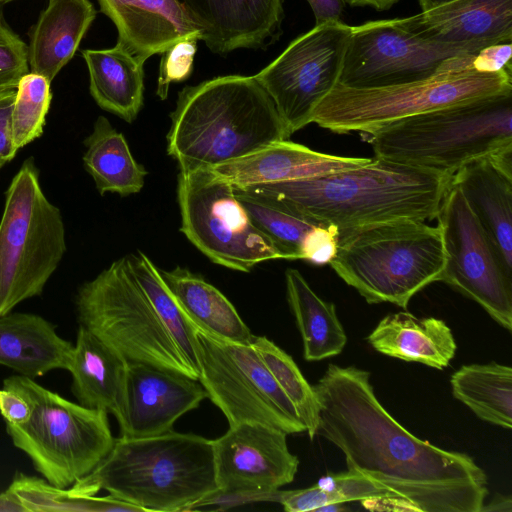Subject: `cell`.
<instances>
[{
    "mask_svg": "<svg viewBox=\"0 0 512 512\" xmlns=\"http://www.w3.org/2000/svg\"><path fill=\"white\" fill-rule=\"evenodd\" d=\"M511 42L489 45L473 56L472 68L480 72L511 69Z\"/></svg>",
    "mask_w": 512,
    "mask_h": 512,
    "instance_id": "b9f144b4",
    "label": "cell"
},
{
    "mask_svg": "<svg viewBox=\"0 0 512 512\" xmlns=\"http://www.w3.org/2000/svg\"><path fill=\"white\" fill-rule=\"evenodd\" d=\"M338 235L339 229L333 225L316 226L303 243L300 260L316 265L329 263L337 250Z\"/></svg>",
    "mask_w": 512,
    "mask_h": 512,
    "instance_id": "ab89813d",
    "label": "cell"
},
{
    "mask_svg": "<svg viewBox=\"0 0 512 512\" xmlns=\"http://www.w3.org/2000/svg\"><path fill=\"white\" fill-rule=\"evenodd\" d=\"M452 394L478 418L510 429L512 369L496 362L461 366L450 379Z\"/></svg>",
    "mask_w": 512,
    "mask_h": 512,
    "instance_id": "4dcf8cb0",
    "label": "cell"
},
{
    "mask_svg": "<svg viewBox=\"0 0 512 512\" xmlns=\"http://www.w3.org/2000/svg\"><path fill=\"white\" fill-rule=\"evenodd\" d=\"M6 491L24 512L106 511V496H81L71 488L57 487L35 476L18 474Z\"/></svg>",
    "mask_w": 512,
    "mask_h": 512,
    "instance_id": "d590c367",
    "label": "cell"
},
{
    "mask_svg": "<svg viewBox=\"0 0 512 512\" xmlns=\"http://www.w3.org/2000/svg\"><path fill=\"white\" fill-rule=\"evenodd\" d=\"M50 81L29 72L16 88L11 115L14 145L19 150L40 137L51 103Z\"/></svg>",
    "mask_w": 512,
    "mask_h": 512,
    "instance_id": "8d00e7d4",
    "label": "cell"
},
{
    "mask_svg": "<svg viewBox=\"0 0 512 512\" xmlns=\"http://www.w3.org/2000/svg\"><path fill=\"white\" fill-rule=\"evenodd\" d=\"M313 387L317 435L341 450L347 469L383 485L413 511L481 512L488 495L484 470L471 456L405 429L379 402L368 371L331 363Z\"/></svg>",
    "mask_w": 512,
    "mask_h": 512,
    "instance_id": "6da1fadb",
    "label": "cell"
},
{
    "mask_svg": "<svg viewBox=\"0 0 512 512\" xmlns=\"http://www.w3.org/2000/svg\"><path fill=\"white\" fill-rule=\"evenodd\" d=\"M71 489L81 496L106 490L144 512L193 510L219 492L213 440L173 430L142 438L120 436Z\"/></svg>",
    "mask_w": 512,
    "mask_h": 512,
    "instance_id": "277c9868",
    "label": "cell"
},
{
    "mask_svg": "<svg viewBox=\"0 0 512 512\" xmlns=\"http://www.w3.org/2000/svg\"><path fill=\"white\" fill-rule=\"evenodd\" d=\"M220 56L237 49H267L282 34L283 0H180Z\"/></svg>",
    "mask_w": 512,
    "mask_h": 512,
    "instance_id": "ac0fdd59",
    "label": "cell"
},
{
    "mask_svg": "<svg viewBox=\"0 0 512 512\" xmlns=\"http://www.w3.org/2000/svg\"><path fill=\"white\" fill-rule=\"evenodd\" d=\"M508 92H512L511 69H451L418 81L372 88L338 83L317 105L311 123L338 134L370 135L408 117Z\"/></svg>",
    "mask_w": 512,
    "mask_h": 512,
    "instance_id": "ba28073f",
    "label": "cell"
},
{
    "mask_svg": "<svg viewBox=\"0 0 512 512\" xmlns=\"http://www.w3.org/2000/svg\"><path fill=\"white\" fill-rule=\"evenodd\" d=\"M329 264L368 303L406 309L415 294L440 281L445 252L438 227L398 220L339 230Z\"/></svg>",
    "mask_w": 512,
    "mask_h": 512,
    "instance_id": "8992f818",
    "label": "cell"
},
{
    "mask_svg": "<svg viewBox=\"0 0 512 512\" xmlns=\"http://www.w3.org/2000/svg\"><path fill=\"white\" fill-rule=\"evenodd\" d=\"M75 304L80 325L128 362L198 380L131 272L126 256L82 284Z\"/></svg>",
    "mask_w": 512,
    "mask_h": 512,
    "instance_id": "30bf717a",
    "label": "cell"
},
{
    "mask_svg": "<svg viewBox=\"0 0 512 512\" xmlns=\"http://www.w3.org/2000/svg\"><path fill=\"white\" fill-rule=\"evenodd\" d=\"M381 499L405 503L383 485L350 469L337 474L326 475L320 478L315 485L308 488L287 491L277 490L276 492V500L287 512L316 511L318 508L331 503ZM411 510L413 509L411 508Z\"/></svg>",
    "mask_w": 512,
    "mask_h": 512,
    "instance_id": "836d02e7",
    "label": "cell"
},
{
    "mask_svg": "<svg viewBox=\"0 0 512 512\" xmlns=\"http://www.w3.org/2000/svg\"><path fill=\"white\" fill-rule=\"evenodd\" d=\"M370 160L325 154L285 139L211 170L235 187H248L311 179L356 168Z\"/></svg>",
    "mask_w": 512,
    "mask_h": 512,
    "instance_id": "7402d4cb",
    "label": "cell"
},
{
    "mask_svg": "<svg viewBox=\"0 0 512 512\" xmlns=\"http://www.w3.org/2000/svg\"><path fill=\"white\" fill-rule=\"evenodd\" d=\"M287 433L259 423L229 426L213 440L216 483L220 493L273 495L291 483L299 459L287 445Z\"/></svg>",
    "mask_w": 512,
    "mask_h": 512,
    "instance_id": "2e32d148",
    "label": "cell"
},
{
    "mask_svg": "<svg viewBox=\"0 0 512 512\" xmlns=\"http://www.w3.org/2000/svg\"><path fill=\"white\" fill-rule=\"evenodd\" d=\"M13 0H0V4H4V3H7V2H11Z\"/></svg>",
    "mask_w": 512,
    "mask_h": 512,
    "instance_id": "f907efd6",
    "label": "cell"
},
{
    "mask_svg": "<svg viewBox=\"0 0 512 512\" xmlns=\"http://www.w3.org/2000/svg\"><path fill=\"white\" fill-rule=\"evenodd\" d=\"M287 300L295 317L306 361H320L340 354L346 343L345 330L335 305L321 299L296 269L285 272Z\"/></svg>",
    "mask_w": 512,
    "mask_h": 512,
    "instance_id": "f1b7e54d",
    "label": "cell"
},
{
    "mask_svg": "<svg viewBox=\"0 0 512 512\" xmlns=\"http://www.w3.org/2000/svg\"><path fill=\"white\" fill-rule=\"evenodd\" d=\"M16 89L0 91V168L11 161L17 148L14 145L11 115Z\"/></svg>",
    "mask_w": 512,
    "mask_h": 512,
    "instance_id": "60d3db41",
    "label": "cell"
},
{
    "mask_svg": "<svg viewBox=\"0 0 512 512\" xmlns=\"http://www.w3.org/2000/svg\"><path fill=\"white\" fill-rule=\"evenodd\" d=\"M0 512H24L23 508L7 493L0 494Z\"/></svg>",
    "mask_w": 512,
    "mask_h": 512,
    "instance_id": "7dc6e473",
    "label": "cell"
},
{
    "mask_svg": "<svg viewBox=\"0 0 512 512\" xmlns=\"http://www.w3.org/2000/svg\"><path fill=\"white\" fill-rule=\"evenodd\" d=\"M475 54L418 37L397 19L368 21L352 26L339 84L372 88L418 81L445 70L472 69Z\"/></svg>",
    "mask_w": 512,
    "mask_h": 512,
    "instance_id": "4fadbf2b",
    "label": "cell"
},
{
    "mask_svg": "<svg viewBox=\"0 0 512 512\" xmlns=\"http://www.w3.org/2000/svg\"><path fill=\"white\" fill-rule=\"evenodd\" d=\"M315 16L316 25L340 20L345 0H307Z\"/></svg>",
    "mask_w": 512,
    "mask_h": 512,
    "instance_id": "ee69618b",
    "label": "cell"
},
{
    "mask_svg": "<svg viewBox=\"0 0 512 512\" xmlns=\"http://www.w3.org/2000/svg\"><path fill=\"white\" fill-rule=\"evenodd\" d=\"M159 272L191 323L222 339L250 344V329L216 287L186 268Z\"/></svg>",
    "mask_w": 512,
    "mask_h": 512,
    "instance_id": "83f0119b",
    "label": "cell"
},
{
    "mask_svg": "<svg viewBox=\"0 0 512 512\" xmlns=\"http://www.w3.org/2000/svg\"><path fill=\"white\" fill-rule=\"evenodd\" d=\"M250 344L292 402L305 432L313 440L320 419V403L313 385L308 383L292 357L267 337L253 335Z\"/></svg>",
    "mask_w": 512,
    "mask_h": 512,
    "instance_id": "e575fe53",
    "label": "cell"
},
{
    "mask_svg": "<svg viewBox=\"0 0 512 512\" xmlns=\"http://www.w3.org/2000/svg\"><path fill=\"white\" fill-rule=\"evenodd\" d=\"M177 198L181 232L212 262L241 272L284 259L251 220L234 186L211 169L180 171Z\"/></svg>",
    "mask_w": 512,
    "mask_h": 512,
    "instance_id": "8fae6325",
    "label": "cell"
},
{
    "mask_svg": "<svg viewBox=\"0 0 512 512\" xmlns=\"http://www.w3.org/2000/svg\"><path fill=\"white\" fill-rule=\"evenodd\" d=\"M205 398L208 395L199 380L150 364L129 362L127 419L120 436L142 438L166 433Z\"/></svg>",
    "mask_w": 512,
    "mask_h": 512,
    "instance_id": "e0dca14e",
    "label": "cell"
},
{
    "mask_svg": "<svg viewBox=\"0 0 512 512\" xmlns=\"http://www.w3.org/2000/svg\"><path fill=\"white\" fill-rule=\"evenodd\" d=\"M348 510L346 503H331L318 508L315 512H343Z\"/></svg>",
    "mask_w": 512,
    "mask_h": 512,
    "instance_id": "681fc988",
    "label": "cell"
},
{
    "mask_svg": "<svg viewBox=\"0 0 512 512\" xmlns=\"http://www.w3.org/2000/svg\"><path fill=\"white\" fill-rule=\"evenodd\" d=\"M131 272L160 321L174 340L197 379L200 377L198 346L194 327L163 281L159 269L143 252L126 256Z\"/></svg>",
    "mask_w": 512,
    "mask_h": 512,
    "instance_id": "1f68e13d",
    "label": "cell"
},
{
    "mask_svg": "<svg viewBox=\"0 0 512 512\" xmlns=\"http://www.w3.org/2000/svg\"><path fill=\"white\" fill-rule=\"evenodd\" d=\"M73 345L44 318L28 313L0 316V364L30 378L66 369Z\"/></svg>",
    "mask_w": 512,
    "mask_h": 512,
    "instance_id": "484cf974",
    "label": "cell"
},
{
    "mask_svg": "<svg viewBox=\"0 0 512 512\" xmlns=\"http://www.w3.org/2000/svg\"><path fill=\"white\" fill-rule=\"evenodd\" d=\"M65 252L61 212L45 196L29 157L6 191L0 221V316L40 295Z\"/></svg>",
    "mask_w": 512,
    "mask_h": 512,
    "instance_id": "9c48e42d",
    "label": "cell"
},
{
    "mask_svg": "<svg viewBox=\"0 0 512 512\" xmlns=\"http://www.w3.org/2000/svg\"><path fill=\"white\" fill-rule=\"evenodd\" d=\"M170 117L167 153L180 171L212 169L289 139L254 76H218L185 86Z\"/></svg>",
    "mask_w": 512,
    "mask_h": 512,
    "instance_id": "3957f363",
    "label": "cell"
},
{
    "mask_svg": "<svg viewBox=\"0 0 512 512\" xmlns=\"http://www.w3.org/2000/svg\"><path fill=\"white\" fill-rule=\"evenodd\" d=\"M115 25L117 43L145 63L185 38L202 40V30L180 0H98Z\"/></svg>",
    "mask_w": 512,
    "mask_h": 512,
    "instance_id": "ffe728a7",
    "label": "cell"
},
{
    "mask_svg": "<svg viewBox=\"0 0 512 512\" xmlns=\"http://www.w3.org/2000/svg\"><path fill=\"white\" fill-rule=\"evenodd\" d=\"M3 388L19 394L31 408L25 423L6 424L8 435L52 485L72 486L112 449L115 438L106 411L73 403L24 375L5 379Z\"/></svg>",
    "mask_w": 512,
    "mask_h": 512,
    "instance_id": "52a82bcc",
    "label": "cell"
},
{
    "mask_svg": "<svg viewBox=\"0 0 512 512\" xmlns=\"http://www.w3.org/2000/svg\"><path fill=\"white\" fill-rule=\"evenodd\" d=\"M234 190L253 223L273 241L284 259L300 260L306 237L323 223L268 195L235 186Z\"/></svg>",
    "mask_w": 512,
    "mask_h": 512,
    "instance_id": "d6a6232c",
    "label": "cell"
},
{
    "mask_svg": "<svg viewBox=\"0 0 512 512\" xmlns=\"http://www.w3.org/2000/svg\"><path fill=\"white\" fill-rule=\"evenodd\" d=\"M128 361L80 325L67 370L78 403L112 414L120 427L127 419Z\"/></svg>",
    "mask_w": 512,
    "mask_h": 512,
    "instance_id": "603a6c76",
    "label": "cell"
},
{
    "mask_svg": "<svg viewBox=\"0 0 512 512\" xmlns=\"http://www.w3.org/2000/svg\"><path fill=\"white\" fill-rule=\"evenodd\" d=\"M375 157L453 175L512 150V92L408 117L367 135Z\"/></svg>",
    "mask_w": 512,
    "mask_h": 512,
    "instance_id": "5b68a950",
    "label": "cell"
},
{
    "mask_svg": "<svg viewBox=\"0 0 512 512\" xmlns=\"http://www.w3.org/2000/svg\"><path fill=\"white\" fill-rule=\"evenodd\" d=\"M399 1L400 0H345V3H348L354 7L369 6L376 9L377 11H384L390 9Z\"/></svg>",
    "mask_w": 512,
    "mask_h": 512,
    "instance_id": "bcb514c9",
    "label": "cell"
},
{
    "mask_svg": "<svg viewBox=\"0 0 512 512\" xmlns=\"http://www.w3.org/2000/svg\"><path fill=\"white\" fill-rule=\"evenodd\" d=\"M455 0H418L422 11H428Z\"/></svg>",
    "mask_w": 512,
    "mask_h": 512,
    "instance_id": "c3c4849f",
    "label": "cell"
},
{
    "mask_svg": "<svg viewBox=\"0 0 512 512\" xmlns=\"http://www.w3.org/2000/svg\"><path fill=\"white\" fill-rule=\"evenodd\" d=\"M367 341L381 354L438 370L450 364L457 350L452 331L443 320L418 318L405 311L382 318Z\"/></svg>",
    "mask_w": 512,
    "mask_h": 512,
    "instance_id": "d4e9b609",
    "label": "cell"
},
{
    "mask_svg": "<svg viewBox=\"0 0 512 512\" xmlns=\"http://www.w3.org/2000/svg\"><path fill=\"white\" fill-rule=\"evenodd\" d=\"M84 145V167L101 195L128 196L142 190L147 171L132 156L124 135L106 117L96 119Z\"/></svg>",
    "mask_w": 512,
    "mask_h": 512,
    "instance_id": "f546056e",
    "label": "cell"
},
{
    "mask_svg": "<svg viewBox=\"0 0 512 512\" xmlns=\"http://www.w3.org/2000/svg\"><path fill=\"white\" fill-rule=\"evenodd\" d=\"M89 90L97 105L132 123L143 107L144 63L116 44L108 49H85Z\"/></svg>",
    "mask_w": 512,
    "mask_h": 512,
    "instance_id": "4316f807",
    "label": "cell"
},
{
    "mask_svg": "<svg viewBox=\"0 0 512 512\" xmlns=\"http://www.w3.org/2000/svg\"><path fill=\"white\" fill-rule=\"evenodd\" d=\"M512 273V150L474 159L451 178Z\"/></svg>",
    "mask_w": 512,
    "mask_h": 512,
    "instance_id": "44dd1931",
    "label": "cell"
},
{
    "mask_svg": "<svg viewBox=\"0 0 512 512\" xmlns=\"http://www.w3.org/2000/svg\"><path fill=\"white\" fill-rule=\"evenodd\" d=\"M96 14L90 0L48 1L29 33L30 72L51 82L73 58Z\"/></svg>",
    "mask_w": 512,
    "mask_h": 512,
    "instance_id": "cb8c5ba5",
    "label": "cell"
},
{
    "mask_svg": "<svg viewBox=\"0 0 512 512\" xmlns=\"http://www.w3.org/2000/svg\"><path fill=\"white\" fill-rule=\"evenodd\" d=\"M197 38H185L162 53L156 95L165 100L172 83L187 80L193 71Z\"/></svg>",
    "mask_w": 512,
    "mask_h": 512,
    "instance_id": "f35d334b",
    "label": "cell"
},
{
    "mask_svg": "<svg viewBox=\"0 0 512 512\" xmlns=\"http://www.w3.org/2000/svg\"><path fill=\"white\" fill-rule=\"evenodd\" d=\"M351 33L340 20L315 25L254 75L289 137L311 123L317 105L339 83Z\"/></svg>",
    "mask_w": 512,
    "mask_h": 512,
    "instance_id": "5bb4252c",
    "label": "cell"
},
{
    "mask_svg": "<svg viewBox=\"0 0 512 512\" xmlns=\"http://www.w3.org/2000/svg\"><path fill=\"white\" fill-rule=\"evenodd\" d=\"M0 413L6 424L20 425L29 419L31 408L19 394L2 388L0 389Z\"/></svg>",
    "mask_w": 512,
    "mask_h": 512,
    "instance_id": "7bdbcfd3",
    "label": "cell"
},
{
    "mask_svg": "<svg viewBox=\"0 0 512 512\" xmlns=\"http://www.w3.org/2000/svg\"><path fill=\"white\" fill-rule=\"evenodd\" d=\"M452 175L381 158L311 179L246 188L339 230L435 219Z\"/></svg>",
    "mask_w": 512,
    "mask_h": 512,
    "instance_id": "7a4b0ae2",
    "label": "cell"
},
{
    "mask_svg": "<svg viewBox=\"0 0 512 512\" xmlns=\"http://www.w3.org/2000/svg\"><path fill=\"white\" fill-rule=\"evenodd\" d=\"M48 1H50V0H48Z\"/></svg>",
    "mask_w": 512,
    "mask_h": 512,
    "instance_id": "816d5d0a",
    "label": "cell"
},
{
    "mask_svg": "<svg viewBox=\"0 0 512 512\" xmlns=\"http://www.w3.org/2000/svg\"><path fill=\"white\" fill-rule=\"evenodd\" d=\"M396 19L403 28L425 40L476 53L512 40V0H455Z\"/></svg>",
    "mask_w": 512,
    "mask_h": 512,
    "instance_id": "d6986e66",
    "label": "cell"
},
{
    "mask_svg": "<svg viewBox=\"0 0 512 512\" xmlns=\"http://www.w3.org/2000/svg\"><path fill=\"white\" fill-rule=\"evenodd\" d=\"M29 72L28 45L0 18V91L16 89Z\"/></svg>",
    "mask_w": 512,
    "mask_h": 512,
    "instance_id": "74e56055",
    "label": "cell"
},
{
    "mask_svg": "<svg viewBox=\"0 0 512 512\" xmlns=\"http://www.w3.org/2000/svg\"><path fill=\"white\" fill-rule=\"evenodd\" d=\"M191 324L198 346V380L229 426L259 423L287 434L305 432L292 402L251 344L225 340Z\"/></svg>",
    "mask_w": 512,
    "mask_h": 512,
    "instance_id": "7c38bea8",
    "label": "cell"
},
{
    "mask_svg": "<svg viewBox=\"0 0 512 512\" xmlns=\"http://www.w3.org/2000/svg\"><path fill=\"white\" fill-rule=\"evenodd\" d=\"M445 252L440 281L477 302L512 329V273L503 264L460 190L451 185L436 216Z\"/></svg>",
    "mask_w": 512,
    "mask_h": 512,
    "instance_id": "9a60e30c",
    "label": "cell"
},
{
    "mask_svg": "<svg viewBox=\"0 0 512 512\" xmlns=\"http://www.w3.org/2000/svg\"><path fill=\"white\" fill-rule=\"evenodd\" d=\"M483 511H499V512H511L512 511V500L510 496L495 495L494 498L488 503L483 505L481 512Z\"/></svg>",
    "mask_w": 512,
    "mask_h": 512,
    "instance_id": "f6af8a7d",
    "label": "cell"
}]
</instances>
